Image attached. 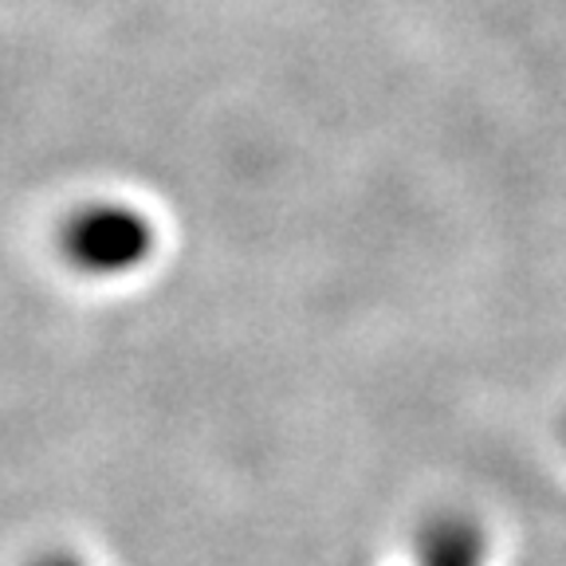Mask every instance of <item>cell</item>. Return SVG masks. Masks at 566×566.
<instances>
[{"label":"cell","instance_id":"6da1fadb","mask_svg":"<svg viewBox=\"0 0 566 566\" xmlns=\"http://www.w3.org/2000/svg\"><path fill=\"white\" fill-rule=\"evenodd\" d=\"M60 248L67 264L87 275H123L150 260L154 224L146 212L118 201L83 205L67 217L60 232Z\"/></svg>","mask_w":566,"mask_h":566},{"label":"cell","instance_id":"7a4b0ae2","mask_svg":"<svg viewBox=\"0 0 566 566\" xmlns=\"http://www.w3.org/2000/svg\"><path fill=\"white\" fill-rule=\"evenodd\" d=\"M421 566H484V535L472 520L449 515L424 539Z\"/></svg>","mask_w":566,"mask_h":566},{"label":"cell","instance_id":"3957f363","mask_svg":"<svg viewBox=\"0 0 566 566\" xmlns=\"http://www.w3.org/2000/svg\"><path fill=\"white\" fill-rule=\"evenodd\" d=\"M35 566H80L75 558H67V555H48L44 563H35Z\"/></svg>","mask_w":566,"mask_h":566}]
</instances>
